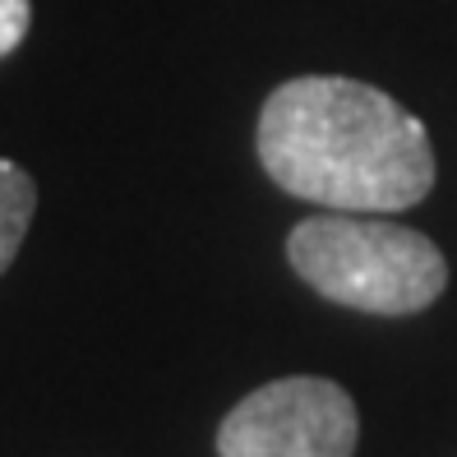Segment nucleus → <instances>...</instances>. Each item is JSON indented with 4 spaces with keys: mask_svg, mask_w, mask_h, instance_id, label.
I'll return each instance as SVG.
<instances>
[{
    "mask_svg": "<svg viewBox=\"0 0 457 457\" xmlns=\"http://www.w3.org/2000/svg\"><path fill=\"white\" fill-rule=\"evenodd\" d=\"M29 23H33V0H0V61L23 42Z\"/></svg>",
    "mask_w": 457,
    "mask_h": 457,
    "instance_id": "obj_5",
    "label": "nucleus"
},
{
    "mask_svg": "<svg viewBox=\"0 0 457 457\" xmlns=\"http://www.w3.org/2000/svg\"><path fill=\"white\" fill-rule=\"evenodd\" d=\"M259 162L278 190L333 212H402L435 190V144L397 97L301 74L263 102Z\"/></svg>",
    "mask_w": 457,
    "mask_h": 457,
    "instance_id": "obj_1",
    "label": "nucleus"
},
{
    "mask_svg": "<svg viewBox=\"0 0 457 457\" xmlns=\"http://www.w3.org/2000/svg\"><path fill=\"white\" fill-rule=\"evenodd\" d=\"M356 402L342 384L291 374L240 397L218 425V457H352Z\"/></svg>",
    "mask_w": 457,
    "mask_h": 457,
    "instance_id": "obj_3",
    "label": "nucleus"
},
{
    "mask_svg": "<svg viewBox=\"0 0 457 457\" xmlns=\"http://www.w3.org/2000/svg\"><path fill=\"white\" fill-rule=\"evenodd\" d=\"M295 278L324 301L365 314H420L448 287V259L429 236L388 212H319L287 236Z\"/></svg>",
    "mask_w": 457,
    "mask_h": 457,
    "instance_id": "obj_2",
    "label": "nucleus"
},
{
    "mask_svg": "<svg viewBox=\"0 0 457 457\" xmlns=\"http://www.w3.org/2000/svg\"><path fill=\"white\" fill-rule=\"evenodd\" d=\"M33 212H37V180L19 162L0 157V273L14 263L23 236L33 227Z\"/></svg>",
    "mask_w": 457,
    "mask_h": 457,
    "instance_id": "obj_4",
    "label": "nucleus"
}]
</instances>
